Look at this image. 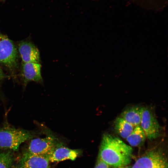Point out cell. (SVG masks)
<instances>
[{
    "instance_id": "9a60e30c",
    "label": "cell",
    "mask_w": 168,
    "mask_h": 168,
    "mask_svg": "<svg viewBox=\"0 0 168 168\" xmlns=\"http://www.w3.org/2000/svg\"><path fill=\"white\" fill-rule=\"evenodd\" d=\"M94 168H114L108 165L98 157Z\"/></svg>"
},
{
    "instance_id": "ba28073f",
    "label": "cell",
    "mask_w": 168,
    "mask_h": 168,
    "mask_svg": "<svg viewBox=\"0 0 168 168\" xmlns=\"http://www.w3.org/2000/svg\"><path fill=\"white\" fill-rule=\"evenodd\" d=\"M79 149H73L60 146L57 145L45 156L49 162H58L66 160H75L81 154Z\"/></svg>"
},
{
    "instance_id": "3957f363",
    "label": "cell",
    "mask_w": 168,
    "mask_h": 168,
    "mask_svg": "<svg viewBox=\"0 0 168 168\" xmlns=\"http://www.w3.org/2000/svg\"><path fill=\"white\" fill-rule=\"evenodd\" d=\"M17 58V50L12 41L0 32V63L9 69L14 77Z\"/></svg>"
},
{
    "instance_id": "277c9868",
    "label": "cell",
    "mask_w": 168,
    "mask_h": 168,
    "mask_svg": "<svg viewBox=\"0 0 168 168\" xmlns=\"http://www.w3.org/2000/svg\"><path fill=\"white\" fill-rule=\"evenodd\" d=\"M167 162L163 152L152 149L139 157L130 168H168Z\"/></svg>"
},
{
    "instance_id": "7a4b0ae2",
    "label": "cell",
    "mask_w": 168,
    "mask_h": 168,
    "mask_svg": "<svg viewBox=\"0 0 168 168\" xmlns=\"http://www.w3.org/2000/svg\"><path fill=\"white\" fill-rule=\"evenodd\" d=\"M33 130L17 128L6 119L0 125V150L17 151L23 142L37 137L43 130L42 125Z\"/></svg>"
},
{
    "instance_id": "6da1fadb",
    "label": "cell",
    "mask_w": 168,
    "mask_h": 168,
    "mask_svg": "<svg viewBox=\"0 0 168 168\" xmlns=\"http://www.w3.org/2000/svg\"><path fill=\"white\" fill-rule=\"evenodd\" d=\"M133 149L118 137L104 134L98 157L114 168L126 166L131 161Z\"/></svg>"
},
{
    "instance_id": "2e32d148",
    "label": "cell",
    "mask_w": 168,
    "mask_h": 168,
    "mask_svg": "<svg viewBox=\"0 0 168 168\" xmlns=\"http://www.w3.org/2000/svg\"><path fill=\"white\" fill-rule=\"evenodd\" d=\"M8 77L3 71L0 66V94H1V87L3 81Z\"/></svg>"
},
{
    "instance_id": "4fadbf2b",
    "label": "cell",
    "mask_w": 168,
    "mask_h": 168,
    "mask_svg": "<svg viewBox=\"0 0 168 168\" xmlns=\"http://www.w3.org/2000/svg\"><path fill=\"white\" fill-rule=\"evenodd\" d=\"M114 126L116 133L124 138H126L134 128L133 126L120 116L116 118Z\"/></svg>"
},
{
    "instance_id": "ac0fdd59",
    "label": "cell",
    "mask_w": 168,
    "mask_h": 168,
    "mask_svg": "<svg viewBox=\"0 0 168 168\" xmlns=\"http://www.w3.org/2000/svg\"></svg>"
},
{
    "instance_id": "5bb4252c",
    "label": "cell",
    "mask_w": 168,
    "mask_h": 168,
    "mask_svg": "<svg viewBox=\"0 0 168 168\" xmlns=\"http://www.w3.org/2000/svg\"><path fill=\"white\" fill-rule=\"evenodd\" d=\"M13 152L10 150L0 151V168H13Z\"/></svg>"
},
{
    "instance_id": "5b68a950",
    "label": "cell",
    "mask_w": 168,
    "mask_h": 168,
    "mask_svg": "<svg viewBox=\"0 0 168 168\" xmlns=\"http://www.w3.org/2000/svg\"><path fill=\"white\" fill-rule=\"evenodd\" d=\"M25 152L29 154L45 155L58 143L57 138L49 130L45 137H36L30 140Z\"/></svg>"
},
{
    "instance_id": "9c48e42d",
    "label": "cell",
    "mask_w": 168,
    "mask_h": 168,
    "mask_svg": "<svg viewBox=\"0 0 168 168\" xmlns=\"http://www.w3.org/2000/svg\"><path fill=\"white\" fill-rule=\"evenodd\" d=\"M40 63H22L21 76L23 87L25 88L30 82L42 81Z\"/></svg>"
},
{
    "instance_id": "8992f818",
    "label": "cell",
    "mask_w": 168,
    "mask_h": 168,
    "mask_svg": "<svg viewBox=\"0 0 168 168\" xmlns=\"http://www.w3.org/2000/svg\"><path fill=\"white\" fill-rule=\"evenodd\" d=\"M140 125L149 140H154L160 135L161 128L151 107H144Z\"/></svg>"
},
{
    "instance_id": "8fae6325",
    "label": "cell",
    "mask_w": 168,
    "mask_h": 168,
    "mask_svg": "<svg viewBox=\"0 0 168 168\" xmlns=\"http://www.w3.org/2000/svg\"><path fill=\"white\" fill-rule=\"evenodd\" d=\"M143 109L140 106H131L124 110L120 117L135 127L140 124Z\"/></svg>"
},
{
    "instance_id": "e0dca14e",
    "label": "cell",
    "mask_w": 168,
    "mask_h": 168,
    "mask_svg": "<svg viewBox=\"0 0 168 168\" xmlns=\"http://www.w3.org/2000/svg\"><path fill=\"white\" fill-rule=\"evenodd\" d=\"M116 168H128V167L126 166H122L120 167H119Z\"/></svg>"
},
{
    "instance_id": "7c38bea8",
    "label": "cell",
    "mask_w": 168,
    "mask_h": 168,
    "mask_svg": "<svg viewBox=\"0 0 168 168\" xmlns=\"http://www.w3.org/2000/svg\"><path fill=\"white\" fill-rule=\"evenodd\" d=\"M146 137L144 131L140 125L135 127L126 139L131 146L139 147L144 143Z\"/></svg>"
},
{
    "instance_id": "30bf717a",
    "label": "cell",
    "mask_w": 168,
    "mask_h": 168,
    "mask_svg": "<svg viewBox=\"0 0 168 168\" xmlns=\"http://www.w3.org/2000/svg\"><path fill=\"white\" fill-rule=\"evenodd\" d=\"M18 49L22 62L40 63V58L39 51L30 42H21L18 45Z\"/></svg>"
},
{
    "instance_id": "52a82bcc",
    "label": "cell",
    "mask_w": 168,
    "mask_h": 168,
    "mask_svg": "<svg viewBox=\"0 0 168 168\" xmlns=\"http://www.w3.org/2000/svg\"><path fill=\"white\" fill-rule=\"evenodd\" d=\"M49 161L45 155L24 152L14 168H49Z\"/></svg>"
}]
</instances>
